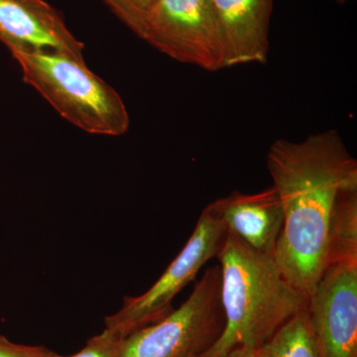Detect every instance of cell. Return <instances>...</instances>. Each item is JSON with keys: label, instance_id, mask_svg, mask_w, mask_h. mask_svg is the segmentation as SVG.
I'll use <instances>...</instances> for the list:
<instances>
[{"label": "cell", "instance_id": "1", "mask_svg": "<svg viewBox=\"0 0 357 357\" xmlns=\"http://www.w3.org/2000/svg\"><path fill=\"white\" fill-rule=\"evenodd\" d=\"M266 162L284 210L273 257L286 279L309 300L326 269L337 196L357 190V161L340 133L328 130L301 142L275 141Z\"/></svg>", "mask_w": 357, "mask_h": 357}, {"label": "cell", "instance_id": "2", "mask_svg": "<svg viewBox=\"0 0 357 357\" xmlns=\"http://www.w3.org/2000/svg\"><path fill=\"white\" fill-rule=\"evenodd\" d=\"M217 257L225 330L197 357H223L237 347L257 351L307 306L306 296L286 279L273 256L255 250L234 234L227 232Z\"/></svg>", "mask_w": 357, "mask_h": 357}, {"label": "cell", "instance_id": "3", "mask_svg": "<svg viewBox=\"0 0 357 357\" xmlns=\"http://www.w3.org/2000/svg\"><path fill=\"white\" fill-rule=\"evenodd\" d=\"M23 81L63 119L84 132L121 136L130 116L121 95L86 66L64 54L44 49H13Z\"/></svg>", "mask_w": 357, "mask_h": 357}, {"label": "cell", "instance_id": "4", "mask_svg": "<svg viewBox=\"0 0 357 357\" xmlns=\"http://www.w3.org/2000/svg\"><path fill=\"white\" fill-rule=\"evenodd\" d=\"M220 283V267L208 268L182 306L128 335L116 357L199 356L208 351L225 326Z\"/></svg>", "mask_w": 357, "mask_h": 357}, {"label": "cell", "instance_id": "5", "mask_svg": "<svg viewBox=\"0 0 357 357\" xmlns=\"http://www.w3.org/2000/svg\"><path fill=\"white\" fill-rule=\"evenodd\" d=\"M227 229L211 204L202 213L188 243L153 286L137 297H126L121 309L105 318V328L126 338L166 318L176 296L196 279L201 268L217 257Z\"/></svg>", "mask_w": 357, "mask_h": 357}, {"label": "cell", "instance_id": "6", "mask_svg": "<svg viewBox=\"0 0 357 357\" xmlns=\"http://www.w3.org/2000/svg\"><path fill=\"white\" fill-rule=\"evenodd\" d=\"M139 38L161 53L210 72L225 68V47L211 0H158Z\"/></svg>", "mask_w": 357, "mask_h": 357}, {"label": "cell", "instance_id": "7", "mask_svg": "<svg viewBox=\"0 0 357 357\" xmlns=\"http://www.w3.org/2000/svg\"><path fill=\"white\" fill-rule=\"evenodd\" d=\"M307 312L321 357H357V259L326 264Z\"/></svg>", "mask_w": 357, "mask_h": 357}, {"label": "cell", "instance_id": "8", "mask_svg": "<svg viewBox=\"0 0 357 357\" xmlns=\"http://www.w3.org/2000/svg\"><path fill=\"white\" fill-rule=\"evenodd\" d=\"M0 42L8 50L44 49L84 62L83 42L45 0H0Z\"/></svg>", "mask_w": 357, "mask_h": 357}, {"label": "cell", "instance_id": "9", "mask_svg": "<svg viewBox=\"0 0 357 357\" xmlns=\"http://www.w3.org/2000/svg\"><path fill=\"white\" fill-rule=\"evenodd\" d=\"M211 206L227 232L255 250L274 256L283 230L284 210L273 185L255 194L234 192Z\"/></svg>", "mask_w": 357, "mask_h": 357}, {"label": "cell", "instance_id": "10", "mask_svg": "<svg viewBox=\"0 0 357 357\" xmlns=\"http://www.w3.org/2000/svg\"><path fill=\"white\" fill-rule=\"evenodd\" d=\"M225 47V68L259 63L269 52L274 0H211Z\"/></svg>", "mask_w": 357, "mask_h": 357}, {"label": "cell", "instance_id": "11", "mask_svg": "<svg viewBox=\"0 0 357 357\" xmlns=\"http://www.w3.org/2000/svg\"><path fill=\"white\" fill-rule=\"evenodd\" d=\"M255 357H321L307 306L258 349Z\"/></svg>", "mask_w": 357, "mask_h": 357}, {"label": "cell", "instance_id": "12", "mask_svg": "<svg viewBox=\"0 0 357 357\" xmlns=\"http://www.w3.org/2000/svg\"><path fill=\"white\" fill-rule=\"evenodd\" d=\"M357 258V190L340 192L331 218L326 264Z\"/></svg>", "mask_w": 357, "mask_h": 357}, {"label": "cell", "instance_id": "13", "mask_svg": "<svg viewBox=\"0 0 357 357\" xmlns=\"http://www.w3.org/2000/svg\"><path fill=\"white\" fill-rule=\"evenodd\" d=\"M112 13L139 37L144 21L158 0H100Z\"/></svg>", "mask_w": 357, "mask_h": 357}, {"label": "cell", "instance_id": "14", "mask_svg": "<svg viewBox=\"0 0 357 357\" xmlns=\"http://www.w3.org/2000/svg\"><path fill=\"white\" fill-rule=\"evenodd\" d=\"M123 340L105 328L102 333L89 340L82 351L74 356L63 357H116Z\"/></svg>", "mask_w": 357, "mask_h": 357}, {"label": "cell", "instance_id": "15", "mask_svg": "<svg viewBox=\"0 0 357 357\" xmlns=\"http://www.w3.org/2000/svg\"><path fill=\"white\" fill-rule=\"evenodd\" d=\"M0 357H63L51 349L36 345L14 344L0 335Z\"/></svg>", "mask_w": 357, "mask_h": 357}, {"label": "cell", "instance_id": "16", "mask_svg": "<svg viewBox=\"0 0 357 357\" xmlns=\"http://www.w3.org/2000/svg\"><path fill=\"white\" fill-rule=\"evenodd\" d=\"M256 351L248 347H237L223 357H255Z\"/></svg>", "mask_w": 357, "mask_h": 357}, {"label": "cell", "instance_id": "17", "mask_svg": "<svg viewBox=\"0 0 357 357\" xmlns=\"http://www.w3.org/2000/svg\"><path fill=\"white\" fill-rule=\"evenodd\" d=\"M335 1L338 4H344L345 2L349 1V0H335Z\"/></svg>", "mask_w": 357, "mask_h": 357}, {"label": "cell", "instance_id": "18", "mask_svg": "<svg viewBox=\"0 0 357 357\" xmlns=\"http://www.w3.org/2000/svg\"><path fill=\"white\" fill-rule=\"evenodd\" d=\"M178 357H197L196 356H192V354H184V356H181Z\"/></svg>", "mask_w": 357, "mask_h": 357}]
</instances>
